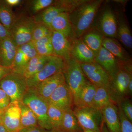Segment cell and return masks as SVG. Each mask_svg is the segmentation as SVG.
<instances>
[{
	"instance_id": "6da1fadb",
	"label": "cell",
	"mask_w": 132,
	"mask_h": 132,
	"mask_svg": "<svg viewBox=\"0 0 132 132\" xmlns=\"http://www.w3.org/2000/svg\"><path fill=\"white\" fill-rule=\"evenodd\" d=\"M102 2L101 1L86 2L75 10L70 20L76 37H80L90 27Z\"/></svg>"
},
{
	"instance_id": "7a4b0ae2",
	"label": "cell",
	"mask_w": 132,
	"mask_h": 132,
	"mask_svg": "<svg viewBox=\"0 0 132 132\" xmlns=\"http://www.w3.org/2000/svg\"><path fill=\"white\" fill-rule=\"evenodd\" d=\"M22 102L28 106L37 116L38 125L46 130L52 129L47 114L48 103L32 87H28Z\"/></svg>"
},
{
	"instance_id": "3957f363",
	"label": "cell",
	"mask_w": 132,
	"mask_h": 132,
	"mask_svg": "<svg viewBox=\"0 0 132 132\" xmlns=\"http://www.w3.org/2000/svg\"><path fill=\"white\" fill-rule=\"evenodd\" d=\"M0 88L9 97L11 104H19L28 87L24 76L12 71L0 81Z\"/></svg>"
},
{
	"instance_id": "277c9868",
	"label": "cell",
	"mask_w": 132,
	"mask_h": 132,
	"mask_svg": "<svg viewBox=\"0 0 132 132\" xmlns=\"http://www.w3.org/2000/svg\"><path fill=\"white\" fill-rule=\"evenodd\" d=\"M65 82L68 86L73 98L87 81L80 65V63L71 58L65 62L63 72Z\"/></svg>"
},
{
	"instance_id": "5b68a950",
	"label": "cell",
	"mask_w": 132,
	"mask_h": 132,
	"mask_svg": "<svg viewBox=\"0 0 132 132\" xmlns=\"http://www.w3.org/2000/svg\"><path fill=\"white\" fill-rule=\"evenodd\" d=\"M79 125L83 129L101 132L103 122L101 110L92 107H75L73 110Z\"/></svg>"
},
{
	"instance_id": "8992f818",
	"label": "cell",
	"mask_w": 132,
	"mask_h": 132,
	"mask_svg": "<svg viewBox=\"0 0 132 132\" xmlns=\"http://www.w3.org/2000/svg\"><path fill=\"white\" fill-rule=\"evenodd\" d=\"M132 74L120 70L112 78L108 87L109 93L111 101L118 105L125 99L128 98L127 87Z\"/></svg>"
},
{
	"instance_id": "52a82bcc",
	"label": "cell",
	"mask_w": 132,
	"mask_h": 132,
	"mask_svg": "<svg viewBox=\"0 0 132 132\" xmlns=\"http://www.w3.org/2000/svg\"><path fill=\"white\" fill-rule=\"evenodd\" d=\"M36 25L34 18L23 17L15 20L10 32L17 47L32 40L33 30Z\"/></svg>"
},
{
	"instance_id": "ba28073f",
	"label": "cell",
	"mask_w": 132,
	"mask_h": 132,
	"mask_svg": "<svg viewBox=\"0 0 132 132\" xmlns=\"http://www.w3.org/2000/svg\"><path fill=\"white\" fill-rule=\"evenodd\" d=\"M65 61L62 58L53 55L39 72L27 79L28 87H34L40 82L54 75L63 72Z\"/></svg>"
},
{
	"instance_id": "9c48e42d",
	"label": "cell",
	"mask_w": 132,
	"mask_h": 132,
	"mask_svg": "<svg viewBox=\"0 0 132 132\" xmlns=\"http://www.w3.org/2000/svg\"><path fill=\"white\" fill-rule=\"evenodd\" d=\"M85 76L96 87L108 88L111 78L108 73L95 62L90 63H80Z\"/></svg>"
},
{
	"instance_id": "30bf717a",
	"label": "cell",
	"mask_w": 132,
	"mask_h": 132,
	"mask_svg": "<svg viewBox=\"0 0 132 132\" xmlns=\"http://www.w3.org/2000/svg\"><path fill=\"white\" fill-rule=\"evenodd\" d=\"M47 101L64 112L73 105V95L65 82L57 87Z\"/></svg>"
},
{
	"instance_id": "8fae6325",
	"label": "cell",
	"mask_w": 132,
	"mask_h": 132,
	"mask_svg": "<svg viewBox=\"0 0 132 132\" xmlns=\"http://www.w3.org/2000/svg\"><path fill=\"white\" fill-rule=\"evenodd\" d=\"M1 124L9 132H18L22 128L19 104H10L5 109L2 116Z\"/></svg>"
},
{
	"instance_id": "7c38bea8",
	"label": "cell",
	"mask_w": 132,
	"mask_h": 132,
	"mask_svg": "<svg viewBox=\"0 0 132 132\" xmlns=\"http://www.w3.org/2000/svg\"><path fill=\"white\" fill-rule=\"evenodd\" d=\"M51 42L53 50V55L62 58L65 62L72 58L71 44L65 36L58 32L52 31Z\"/></svg>"
},
{
	"instance_id": "4fadbf2b",
	"label": "cell",
	"mask_w": 132,
	"mask_h": 132,
	"mask_svg": "<svg viewBox=\"0 0 132 132\" xmlns=\"http://www.w3.org/2000/svg\"><path fill=\"white\" fill-rule=\"evenodd\" d=\"M95 61L106 71L111 78L120 70L116 58L103 47H101L95 55Z\"/></svg>"
},
{
	"instance_id": "5bb4252c",
	"label": "cell",
	"mask_w": 132,
	"mask_h": 132,
	"mask_svg": "<svg viewBox=\"0 0 132 132\" xmlns=\"http://www.w3.org/2000/svg\"><path fill=\"white\" fill-rule=\"evenodd\" d=\"M65 82L63 72H60L47 78L32 88L38 94L47 100L53 92L59 86Z\"/></svg>"
},
{
	"instance_id": "9a60e30c",
	"label": "cell",
	"mask_w": 132,
	"mask_h": 132,
	"mask_svg": "<svg viewBox=\"0 0 132 132\" xmlns=\"http://www.w3.org/2000/svg\"><path fill=\"white\" fill-rule=\"evenodd\" d=\"M71 57L80 63H90L95 62V55L83 40L75 39L71 44Z\"/></svg>"
},
{
	"instance_id": "2e32d148",
	"label": "cell",
	"mask_w": 132,
	"mask_h": 132,
	"mask_svg": "<svg viewBox=\"0 0 132 132\" xmlns=\"http://www.w3.org/2000/svg\"><path fill=\"white\" fill-rule=\"evenodd\" d=\"M17 47L11 36L0 39V65L12 67Z\"/></svg>"
},
{
	"instance_id": "e0dca14e",
	"label": "cell",
	"mask_w": 132,
	"mask_h": 132,
	"mask_svg": "<svg viewBox=\"0 0 132 132\" xmlns=\"http://www.w3.org/2000/svg\"><path fill=\"white\" fill-rule=\"evenodd\" d=\"M103 121L109 132H121L118 107L113 102L101 110Z\"/></svg>"
},
{
	"instance_id": "ac0fdd59",
	"label": "cell",
	"mask_w": 132,
	"mask_h": 132,
	"mask_svg": "<svg viewBox=\"0 0 132 132\" xmlns=\"http://www.w3.org/2000/svg\"><path fill=\"white\" fill-rule=\"evenodd\" d=\"M52 55L41 56L38 55L30 59L23 67L13 70V71L23 75L26 79H28L41 71Z\"/></svg>"
},
{
	"instance_id": "d6986e66",
	"label": "cell",
	"mask_w": 132,
	"mask_h": 132,
	"mask_svg": "<svg viewBox=\"0 0 132 132\" xmlns=\"http://www.w3.org/2000/svg\"><path fill=\"white\" fill-rule=\"evenodd\" d=\"M64 12L68 13L64 7L57 2L56 5L50 6L33 18L36 24L43 25L50 30V25L54 18Z\"/></svg>"
},
{
	"instance_id": "ffe728a7",
	"label": "cell",
	"mask_w": 132,
	"mask_h": 132,
	"mask_svg": "<svg viewBox=\"0 0 132 132\" xmlns=\"http://www.w3.org/2000/svg\"><path fill=\"white\" fill-rule=\"evenodd\" d=\"M96 87L87 81L73 98V105L77 107H91Z\"/></svg>"
},
{
	"instance_id": "44dd1931",
	"label": "cell",
	"mask_w": 132,
	"mask_h": 132,
	"mask_svg": "<svg viewBox=\"0 0 132 132\" xmlns=\"http://www.w3.org/2000/svg\"><path fill=\"white\" fill-rule=\"evenodd\" d=\"M50 30L61 33L67 38L71 36L73 30L68 13H61L55 17L51 22Z\"/></svg>"
},
{
	"instance_id": "7402d4cb",
	"label": "cell",
	"mask_w": 132,
	"mask_h": 132,
	"mask_svg": "<svg viewBox=\"0 0 132 132\" xmlns=\"http://www.w3.org/2000/svg\"><path fill=\"white\" fill-rule=\"evenodd\" d=\"M100 27L103 34L107 38H113L117 35V22L115 15L110 10L103 13L100 21Z\"/></svg>"
},
{
	"instance_id": "603a6c76",
	"label": "cell",
	"mask_w": 132,
	"mask_h": 132,
	"mask_svg": "<svg viewBox=\"0 0 132 132\" xmlns=\"http://www.w3.org/2000/svg\"><path fill=\"white\" fill-rule=\"evenodd\" d=\"M59 130L64 132H83L72 109L64 112Z\"/></svg>"
},
{
	"instance_id": "cb8c5ba5",
	"label": "cell",
	"mask_w": 132,
	"mask_h": 132,
	"mask_svg": "<svg viewBox=\"0 0 132 132\" xmlns=\"http://www.w3.org/2000/svg\"><path fill=\"white\" fill-rule=\"evenodd\" d=\"M102 46L121 61H127L128 58L118 41L114 38H105L102 39Z\"/></svg>"
},
{
	"instance_id": "d4e9b609",
	"label": "cell",
	"mask_w": 132,
	"mask_h": 132,
	"mask_svg": "<svg viewBox=\"0 0 132 132\" xmlns=\"http://www.w3.org/2000/svg\"><path fill=\"white\" fill-rule=\"evenodd\" d=\"M21 111L22 127L29 128L39 126L37 116L31 109L22 102L19 103Z\"/></svg>"
},
{
	"instance_id": "484cf974",
	"label": "cell",
	"mask_w": 132,
	"mask_h": 132,
	"mask_svg": "<svg viewBox=\"0 0 132 132\" xmlns=\"http://www.w3.org/2000/svg\"><path fill=\"white\" fill-rule=\"evenodd\" d=\"M111 102H112L109 97L108 88L103 87H96V92L91 107L101 110Z\"/></svg>"
},
{
	"instance_id": "4316f807",
	"label": "cell",
	"mask_w": 132,
	"mask_h": 132,
	"mask_svg": "<svg viewBox=\"0 0 132 132\" xmlns=\"http://www.w3.org/2000/svg\"><path fill=\"white\" fill-rule=\"evenodd\" d=\"M15 20L11 7L0 1V23L10 31Z\"/></svg>"
},
{
	"instance_id": "83f0119b",
	"label": "cell",
	"mask_w": 132,
	"mask_h": 132,
	"mask_svg": "<svg viewBox=\"0 0 132 132\" xmlns=\"http://www.w3.org/2000/svg\"><path fill=\"white\" fill-rule=\"evenodd\" d=\"M51 34L52 33L39 40L32 41L39 55L48 56L53 55V50L51 42Z\"/></svg>"
},
{
	"instance_id": "f1b7e54d",
	"label": "cell",
	"mask_w": 132,
	"mask_h": 132,
	"mask_svg": "<svg viewBox=\"0 0 132 132\" xmlns=\"http://www.w3.org/2000/svg\"><path fill=\"white\" fill-rule=\"evenodd\" d=\"M48 103L47 114L52 125V130H59L64 112L53 104Z\"/></svg>"
},
{
	"instance_id": "f546056e",
	"label": "cell",
	"mask_w": 132,
	"mask_h": 132,
	"mask_svg": "<svg viewBox=\"0 0 132 132\" xmlns=\"http://www.w3.org/2000/svg\"><path fill=\"white\" fill-rule=\"evenodd\" d=\"M102 38L101 36L95 32H90L86 35L83 41L96 55L102 46Z\"/></svg>"
},
{
	"instance_id": "4dcf8cb0",
	"label": "cell",
	"mask_w": 132,
	"mask_h": 132,
	"mask_svg": "<svg viewBox=\"0 0 132 132\" xmlns=\"http://www.w3.org/2000/svg\"><path fill=\"white\" fill-rule=\"evenodd\" d=\"M117 35L121 41L127 47L132 48V37L128 26L124 22H121L117 30Z\"/></svg>"
},
{
	"instance_id": "1f68e13d",
	"label": "cell",
	"mask_w": 132,
	"mask_h": 132,
	"mask_svg": "<svg viewBox=\"0 0 132 132\" xmlns=\"http://www.w3.org/2000/svg\"><path fill=\"white\" fill-rule=\"evenodd\" d=\"M26 54L17 47L16 54L12 66L13 70H16L24 67L30 60Z\"/></svg>"
},
{
	"instance_id": "d6a6232c",
	"label": "cell",
	"mask_w": 132,
	"mask_h": 132,
	"mask_svg": "<svg viewBox=\"0 0 132 132\" xmlns=\"http://www.w3.org/2000/svg\"><path fill=\"white\" fill-rule=\"evenodd\" d=\"M52 31L46 26L36 24L32 35L31 41L34 42L50 34Z\"/></svg>"
},
{
	"instance_id": "836d02e7",
	"label": "cell",
	"mask_w": 132,
	"mask_h": 132,
	"mask_svg": "<svg viewBox=\"0 0 132 132\" xmlns=\"http://www.w3.org/2000/svg\"><path fill=\"white\" fill-rule=\"evenodd\" d=\"M118 114L120 124L121 132H132V124L118 105Z\"/></svg>"
},
{
	"instance_id": "e575fe53",
	"label": "cell",
	"mask_w": 132,
	"mask_h": 132,
	"mask_svg": "<svg viewBox=\"0 0 132 132\" xmlns=\"http://www.w3.org/2000/svg\"><path fill=\"white\" fill-rule=\"evenodd\" d=\"M26 54L29 60L38 55L32 41L25 43L18 47Z\"/></svg>"
},
{
	"instance_id": "d590c367",
	"label": "cell",
	"mask_w": 132,
	"mask_h": 132,
	"mask_svg": "<svg viewBox=\"0 0 132 132\" xmlns=\"http://www.w3.org/2000/svg\"><path fill=\"white\" fill-rule=\"evenodd\" d=\"M118 105L126 117L132 122V104L131 101L128 98L125 99Z\"/></svg>"
},
{
	"instance_id": "8d00e7d4",
	"label": "cell",
	"mask_w": 132,
	"mask_h": 132,
	"mask_svg": "<svg viewBox=\"0 0 132 132\" xmlns=\"http://www.w3.org/2000/svg\"><path fill=\"white\" fill-rule=\"evenodd\" d=\"M53 0H35L32 2V9L33 12L37 13L47 8L54 2Z\"/></svg>"
},
{
	"instance_id": "74e56055",
	"label": "cell",
	"mask_w": 132,
	"mask_h": 132,
	"mask_svg": "<svg viewBox=\"0 0 132 132\" xmlns=\"http://www.w3.org/2000/svg\"><path fill=\"white\" fill-rule=\"evenodd\" d=\"M10 104L9 97L0 88V109H5L7 108Z\"/></svg>"
},
{
	"instance_id": "f35d334b",
	"label": "cell",
	"mask_w": 132,
	"mask_h": 132,
	"mask_svg": "<svg viewBox=\"0 0 132 132\" xmlns=\"http://www.w3.org/2000/svg\"><path fill=\"white\" fill-rule=\"evenodd\" d=\"M46 130L39 126L34 127L22 128L18 132H46Z\"/></svg>"
},
{
	"instance_id": "ab89813d",
	"label": "cell",
	"mask_w": 132,
	"mask_h": 132,
	"mask_svg": "<svg viewBox=\"0 0 132 132\" xmlns=\"http://www.w3.org/2000/svg\"><path fill=\"white\" fill-rule=\"evenodd\" d=\"M13 71L12 67H4L0 65V81L5 76Z\"/></svg>"
},
{
	"instance_id": "60d3db41",
	"label": "cell",
	"mask_w": 132,
	"mask_h": 132,
	"mask_svg": "<svg viewBox=\"0 0 132 132\" xmlns=\"http://www.w3.org/2000/svg\"><path fill=\"white\" fill-rule=\"evenodd\" d=\"M11 36L10 31L0 23V39Z\"/></svg>"
},
{
	"instance_id": "b9f144b4",
	"label": "cell",
	"mask_w": 132,
	"mask_h": 132,
	"mask_svg": "<svg viewBox=\"0 0 132 132\" xmlns=\"http://www.w3.org/2000/svg\"><path fill=\"white\" fill-rule=\"evenodd\" d=\"M5 1L6 3L10 7L19 5L20 3L21 2L20 0H6Z\"/></svg>"
},
{
	"instance_id": "7bdbcfd3",
	"label": "cell",
	"mask_w": 132,
	"mask_h": 132,
	"mask_svg": "<svg viewBox=\"0 0 132 132\" xmlns=\"http://www.w3.org/2000/svg\"><path fill=\"white\" fill-rule=\"evenodd\" d=\"M127 93L128 96H131L132 94V76L130 78L127 87Z\"/></svg>"
},
{
	"instance_id": "ee69618b",
	"label": "cell",
	"mask_w": 132,
	"mask_h": 132,
	"mask_svg": "<svg viewBox=\"0 0 132 132\" xmlns=\"http://www.w3.org/2000/svg\"><path fill=\"white\" fill-rule=\"evenodd\" d=\"M101 132H109L104 121L102 124L101 127Z\"/></svg>"
},
{
	"instance_id": "f6af8a7d",
	"label": "cell",
	"mask_w": 132,
	"mask_h": 132,
	"mask_svg": "<svg viewBox=\"0 0 132 132\" xmlns=\"http://www.w3.org/2000/svg\"><path fill=\"white\" fill-rule=\"evenodd\" d=\"M6 130L1 124H0V132H7Z\"/></svg>"
},
{
	"instance_id": "bcb514c9",
	"label": "cell",
	"mask_w": 132,
	"mask_h": 132,
	"mask_svg": "<svg viewBox=\"0 0 132 132\" xmlns=\"http://www.w3.org/2000/svg\"><path fill=\"white\" fill-rule=\"evenodd\" d=\"M5 109H0V124H1V123L2 116L3 114L5 111Z\"/></svg>"
},
{
	"instance_id": "7dc6e473",
	"label": "cell",
	"mask_w": 132,
	"mask_h": 132,
	"mask_svg": "<svg viewBox=\"0 0 132 132\" xmlns=\"http://www.w3.org/2000/svg\"><path fill=\"white\" fill-rule=\"evenodd\" d=\"M46 132H64L60 130H46Z\"/></svg>"
},
{
	"instance_id": "c3c4849f",
	"label": "cell",
	"mask_w": 132,
	"mask_h": 132,
	"mask_svg": "<svg viewBox=\"0 0 132 132\" xmlns=\"http://www.w3.org/2000/svg\"><path fill=\"white\" fill-rule=\"evenodd\" d=\"M83 132H95L92 130H88V129H83Z\"/></svg>"
},
{
	"instance_id": "681fc988",
	"label": "cell",
	"mask_w": 132,
	"mask_h": 132,
	"mask_svg": "<svg viewBox=\"0 0 132 132\" xmlns=\"http://www.w3.org/2000/svg\"></svg>"
}]
</instances>
